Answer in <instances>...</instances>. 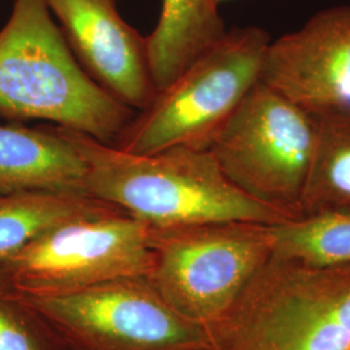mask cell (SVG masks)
Masks as SVG:
<instances>
[{"instance_id": "e0dca14e", "label": "cell", "mask_w": 350, "mask_h": 350, "mask_svg": "<svg viewBox=\"0 0 350 350\" xmlns=\"http://www.w3.org/2000/svg\"><path fill=\"white\" fill-rule=\"evenodd\" d=\"M215 1H217L218 4H221V3H222V1H225V0H215Z\"/></svg>"}, {"instance_id": "ba28073f", "label": "cell", "mask_w": 350, "mask_h": 350, "mask_svg": "<svg viewBox=\"0 0 350 350\" xmlns=\"http://www.w3.org/2000/svg\"><path fill=\"white\" fill-rule=\"evenodd\" d=\"M150 226L124 212L70 221L0 262L26 297H57L122 278L148 276Z\"/></svg>"}, {"instance_id": "8992f818", "label": "cell", "mask_w": 350, "mask_h": 350, "mask_svg": "<svg viewBox=\"0 0 350 350\" xmlns=\"http://www.w3.org/2000/svg\"><path fill=\"white\" fill-rule=\"evenodd\" d=\"M318 134V117L260 81L209 150L235 186L295 219Z\"/></svg>"}, {"instance_id": "6da1fadb", "label": "cell", "mask_w": 350, "mask_h": 350, "mask_svg": "<svg viewBox=\"0 0 350 350\" xmlns=\"http://www.w3.org/2000/svg\"><path fill=\"white\" fill-rule=\"evenodd\" d=\"M59 130L86 163V192L150 227L293 219L235 186L209 150L173 147L134 154L79 131Z\"/></svg>"}, {"instance_id": "9c48e42d", "label": "cell", "mask_w": 350, "mask_h": 350, "mask_svg": "<svg viewBox=\"0 0 350 350\" xmlns=\"http://www.w3.org/2000/svg\"><path fill=\"white\" fill-rule=\"evenodd\" d=\"M261 82L315 117L350 112V4L271 40Z\"/></svg>"}, {"instance_id": "277c9868", "label": "cell", "mask_w": 350, "mask_h": 350, "mask_svg": "<svg viewBox=\"0 0 350 350\" xmlns=\"http://www.w3.org/2000/svg\"><path fill=\"white\" fill-rule=\"evenodd\" d=\"M271 43L258 26L226 30L212 47L131 118L113 147L152 154L173 147L209 150L262 75Z\"/></svg>"}, {"instance_id": "8fae6325", "label": "cell", "mask_w": 350, "mask_h": 350, "mask_svg": "<svg viewBox=\"0 0 350 350\" xmlns=\"http://www.w3.org/2000/svg\"><path fill=\"white\" fill-rule=\"evenodd\" d=\"M86 176L83 157L59 127L0 125V193L86 192Z\"/></svg>"}, {"instance_id": "7c38bea8", "label": "cell", "mask_w": 350, "mask_h": 350, "mask_svg": "<svg viewBox=\"0 0 350 350\" xmlns=\"http://www.w3.org/2000/svg\"><path fill=\"white\" fill-rule=\"evenodd\" d=\"M218 5L215 0H163L159 23L147 37L156 94L225 34Z\"/></svg>"}, {"instance_id": "5b68a950", "label": "cell", "mask_w": 350, "mask_h": 350, "mask_svg": "<svg viewBox=\"0 0 350 350\" xmlns=\"http://www.w3.org/2000/svg\"><path fill=\"white\" fill-rule=\"evenodd\" d=\"M273 226L225 221L150 227L147 279L176 313L208 327L273 256Z\"/></svg>"}, {"instance_id": "30bf717a", "label": "cell", "mask_w": 350, "mask_h": 350, "mask_svg": "<svg viewBox=\"0 0 350 350\" xmlns=\"http://www.w3.org/2000/svg\"><path fill=\"white\" fill-rule=\"evenodd\" d=\"M75 59L98 85L142 111L156 95L147 37L129 25L116 0H47Z\"/></svg>"}, {"instance_id": "3957f363", "label": "cell", "mask_w": 350, "mask_h": 350, "mask_svg": "<svg viewBox=\"0 0 350 350\" xmlns=\"http://www.w3.org/2000/svg\"><path fill=\"white\" fill-rule=\"evenodd\" d=\"M206 329L212 350H350V265L273 253Z\"/></svg>"}, {"instance_id": "7a4b0ae2", "label": "cell", "mask_w": 350, "mask_h": 350, "mask_svg": "<svg viewBox=\"0 0 350 350\" xmlns=\"http://www.w3.org/2000/svg\"><path fill=\"white\" fill-rule=\"evenodd\" d=\"M135 111L78 63L47 0H14L0 30V118L46 121L111 144Z\"/></svg>"}, {"instance_id": "2e32d148", "label": "cell", "mask_w": 350, "mask_h": 350, "mask_svg": "<svg viewBox=\"0 0 350 350\" xmlns=\"http://www.w3.org/2000/svg\"><path fill=\"white\" fill-rule=\"evenodd\" d=\"M0 350H70L37 309L1 275Z\"/></svg>"}, {"instance_id": "52a82bcc", "label": "cell", "mask_w": 350, "mask_h": 350, "mask_svg": "<svg viewBox=\"0 0 350 350\" xmlns=\"http://www.w3.org/2000/svg\"><path fill=\"white\" fill-rule=\"evenodd\" d=\"M26 299L70 350H212L206 327L176 313L147 276Z\"/></svg>"}, {"instance_id": "4fadbf2b", "label": "cell", "mask_w": 350, "mask_h": 350, "mask_svg": "<svg viewBox=\"0 0 350 350\" xmlns=\"http://www.w3.org/2000/svg\"><path fill=\"white\" fill-rule=\"evenodd\" d=\"M114 212L122 211L86 192L39 189L0 193V262L64 224Z\"/></svg>"}, {"instance_id": "5bb4252c", "label": "cell", "mask_w": 350, "mask_h": 350, "mask_svg": "<svg viewBox=\"0 0 350 350\" xmlns=\"http://www.w3.org/2000/svg\"><path fill=\"white\" fill-rule=\"evenodd\" d=\"M318 120V143L301 199L300 217L350 211V112Z\"/></svg>"}, {"instance_id": "9a60e30c", "label": "cell", "mask_w": 350, "mask_h": 350, "mask_svg": "<svg viewBox=\"0 0 350 350\" xmlns=\"http://www.w3.org/2000/svg\"><path fill=\"white\" fill-rule=\"evenodd\" d=\"M273 231L276 256L314 266L350 265V211L299 217Z\"/></svg>"}]
</instances>
